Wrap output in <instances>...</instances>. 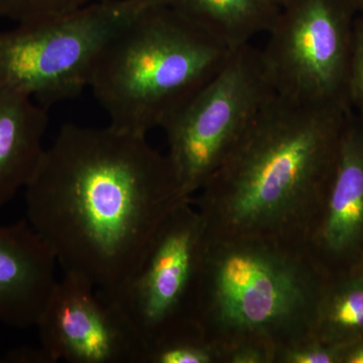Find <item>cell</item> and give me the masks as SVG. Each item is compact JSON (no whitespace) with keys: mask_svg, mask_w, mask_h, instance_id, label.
Returning a JSON list of instances; mask_svg holds the SVG:
<instances>
[{"mask_svg":"<svg viewBox=\"0 0 363 363\" xmlns=\"http://www.w3.org/2000/svg\"><path fill=\"white\" fill-rule=\"evenodd\" d=\"M35 327L51 363H142L145 348L130 322L78 274L57 281Z\"/></svg>","mask_w":363,"mask_h":363,"instance_id":"cell-9","label":"cell"},{"mask_svg":"<svg viewBox=\"0 0 363 363\" xmlns=\"http://www.w3.org/2000/svg\"><path fill=\"white\" fill-rule=\"evenodd\" d=\"M327 286L309 245L205 231L189 319L221 350L247 341L279 350L312 333Z\"/></svg>","mask_w":363,"mask_h":363,"instance_id":"cell-3","label":"cell"},{"mask_svg":"<svg viewBox=\"0 0 363 363\" xmlns=\"http://www.w3.org/2000/svg\"><path fill=\"white\" fill-rule=\"evenodd\" d=\"M26 220L64 272L111 298L182 202L173 169L147 135L62 126L26 189Z\"/></svg>","mask_w":363,"mask_h":363,"instance_id":"cell-1","label":"cell"},{"mask_svg":"<svg viewBox=\"0 0 363 363\" xmlns=\"http://www.w3.org/2000/svg\"><path fill=\"white\" fill-rule=\"evenodd\" d=\"M278 348L271 344L247 341L222 350V362L230 363L277 362Z\"/></svg>","mask_w":363,"mask_h":363,"instance_id":"cell-18","label":"cell"},{"mask_svg":"<svg viewBox=\"0 0 363 363\" xmlns=\"http://www.w3.org/2000/svg\"><path fill=\"white\" fill-rule=\"evenodd\" d=\"M56 257L28 220L0 224V323L37 326L52 289Z\"/></svg>","mask_w":363,"mask_h":363,"instance_id":"cell-10","label":"cell"},{"mask_svg":"<svg viewBox=\"0 0 363 363\" xmlns=\"http://www.w3.org/2000/svg\"><path fill=\"white\" fill-rule=\"evenodd\" d=\"M311 334L330 343L363 339V274L327 286Z\"/></svg>","mask_w":363,"mask_h":363,"instance_id":"cell-14","label":"cell"},{"mask_svg":"<svg viewBox=\"0 0 363 363\" xmlns=\"http://www.w3.org/2000/svg\"><path fill=\"white\" fill-rule=\"evenodd\" d=\"M345 97L351 111L363 121V13L357 14L354 23Z\"/></svg>","mask_w":363,"mask_h":363,"instance_id":"cell-17","label":"cell"},{"mask_svg":"<svg viewBox=\"0 0 363 363\" xmlns=\"http://www.w3.org/2000/svg\"><path fill=\"white\" fill-rule=\"evenodd\" d=\"M205 231V219L197 207L191 200L182 202L162 221L133 276L107 298L130 322L145 350L190 321L189 307Z\"/></svg>","mask_w":363,"mask_h":363,"instance_id":"cell-8","label":"cell"},{"mask_svg":"<svg viewBox=\"0 0 363 363\" xmlns=\"http://www.w3.org/2000/svg\"><path fill=\"white\" fill-rule=\"evenodd\" d=\"M362 274H363V272H362Z\"/></svg>","mask_w":363,"mask_h":363,"instance_id":"cell-23","label":"cell"},{"mask_svg":"<svg viewBox=\"0 0 363 363\" xmlns=\"http://www.w3.org/2000/svg\"><path fill=\"white\" fill-rule=\"evenodd\" d=\"M362 245L363 121L350 109L310 247L342 257Z\"/></svg>","mask_w":363,"mask_h":363,"instance_id":"cell-11","label":"cell"},{"mask_svg":"<svg viewBox=\"0 0 363 363\" xmlns=\"http://www.w3.org/2000/svg\"><path fill=\"white\" fill-rule=\"evenodd\" d=\"M358 13H363V0H346Z\"/></svg>","mask_w":363,"mask_h":363,"instance_id":"cell-21","label":"cell"},{"mask_svg":"<svg viewBox=\"0 0 363 363\" xmlns=\"http://www.w3.org/2000/svg\"><path fill=\"white\" fill-rule=\"evenodd\" d=\"M357 14L346 0H288L279 7L267 45L259 50L274 93L298 104H347Z\"/></svg>","mask_w":363,"mask_h":363,"instance_id":"cell-7","label":"cell"},{"mask_svg":"<svg viewBox=\"0 0 363 363\" xmlns=\"http://www.w3.org/2000/svg\"><path fill=\"white\" fill-rule=\"evenodd\" d=\"M259 50L243 45L162 128L182 197L191 200L274 96Z\"/></svg>","mask_w":363,"mask_h":363,"instance_id":"cell-6","label":"cell"},{"mask_svg":"<svg viewBox=\"0 0 363 363\" xmlns=\"http://www.w3.org/2000/svg\"><path fill=\"white\" fill-rule=\"evenodd\" d=\"M104 0H0V18L20 23L51 20Z\"/></svg>","mask_w":363,"mask_h":363,"instance_id":"cell-15","label":"cell"},{"mask_svg":"<svg viewBox=\"0 0 363 363\" xmlns=\"http://www.w3.org/2000/svg\"><path fill=\"white\" fill-rule=\"evenodd\" d=\"M2 359L7 363H51L42 347L13 350Z\"/></svg>","mask_w":363,"mask_h":363,"instance_id":"cell-19","label":"cell"},{"mask_svg":"<svg viewBox=\"0 0 363 363\" xmlns=\"http://www.w3.org/2000/svg\"><path fill=\"white\" fill-rule=\"evenodd\" d=\"M348 345L327 342L309 334L279 348L277 362L341 363Z\"/></svg>","mask_w":363,"mask_h":363,"instance_id":"cell-16","label":"cell"},{"mask_svg":"<svg viewBox=\"0 0 363 363\" xmlns=\"http://www.w3.org/2000/svg\"><path fill=\"white\" fill-rule=\"evenodd\" d=\"M350 113L274 93L191 199L207 235L310 245Z\"/></svg>","mask_w":363,"mask_h":363,"instance_id":"cell-2","label":"cell"},{"mask_svg":"<svg viewBox=\"0 0 363 363\" xmlns=\"http://www.w3.org/2000/svg\"><path fill=\"white\" fill-rule=\"evenodd\" d=\"M48 108L0 86V209L32 180L45 150Z\"/></svg>","mask_w":363,"mask_h":363,"instance_id":"cell-12","label":"cell"},{"mask_svg":"<svg viewBox=\"0 0 363 363\" xmlns=\"http://www.w3.org/2000/svg\"><path fill=\"white\" fill-rule=\"evenodd\" d=\"M233 52L174 9L152 4L105 45L89 87L111 125L147 135L164 128Z\"/></svg>","mask_w":363,"mask_h":363,"instance_id":"cell-4","label":"cell"},{"mask_svg":"<svg viewBox=\"0 0 363 363\" xmlns=\"http://www.w3.org/2000/svg\"><path fill=\"white\" fill-rule=\"evenodd\" d=\"M150 0H104L0 32V86L49 108L89 87L108 40Z\"/></svg>","mask_w":363,"mask_h":363,"instance_id":"cell-5","label":"cell"},{"mask_svg":"<svg viewBox=\"0 0 363 363\" xmlns=\"http://www.w3.org/2000/svg\"><path fill=\"white\" fill-rule=\"evenodd\" d=\"M342 363H363V339L348 345Z\"/></svg>","mask_w":363,"mask_h":363,"instance_id":"cell-20","label":"cell"},{"mask_svg":"<svg viewBox=\"0 0 363 363\" xmlns=\"http://www.w3.org/2000/svg\"><path fill=\"white\" fill-rule=\"evenodd\" d=\"M269 1H272V4H274L276 6L281 7L284 4H286L288 0H269Z\"/></svg>","mask_w":363,"mask_h":363,"instance_id":"cell-22","label":"cell"},{"mask_svg":"<svg viewBox=\"0 0 363 363\" xmlns=\"http://www.w3.org/2000/svg\"><path fill=\"white\" fill-rule=\"evenodd\" d=\"M201 26L229 48L240 49L271 30L279 6L269 0H152Z\"/></svg>","mask_w":363,"mask_h":363,"instance_id":"cell-13","label":"cell"}]
</instances>
